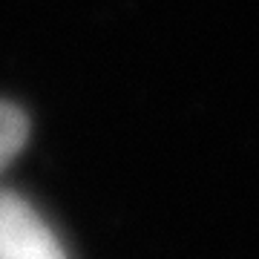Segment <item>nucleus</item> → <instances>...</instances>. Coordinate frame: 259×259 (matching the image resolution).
I'll return each instance as SVG.
<instances>
[{"mask_svg": "<svg viewBox=\"0 0 259 259\" xmlns=\"http://www.w3.org/2000/svg\"><path fill=\"white\" fill-rule=\"evenodd\" d=\"M0 259H69L47 219L12 190H0Z\"/></svg>", "mask_w": 259, "mask_h": 259, "instance_id": "1", "label": "nucleus"}, {"mask_svg": "<svg viewBox=\"0 0 259 259\" xmlns=\"http://www.w3.org/2000/svg\"><path fill=\"white\" fill-rule=\"evenodd\" d=\"M29 139V121L20 107L0 101V173L12 164Z\"/></svg>", "mask_w": 259, "mask_h": 259, "instance_id": "2", "label": "nucleus"}]
</instances>
